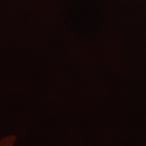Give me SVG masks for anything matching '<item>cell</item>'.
I'll use <instances>...</instances> for the list:
<instances>
[{"instance_id": "6da1fadb", "label": "cell", "mask_w": 146, "mask_h": 146, "mask_svg": "<svg viewBox=\"0 0 146 146\" xmlns=\"http://www.w3.org/2000/svg\"><path fill=\"white\" fill-rule=\"evenodd\" d=\"M0 146H13V143L7 139H3L0 141Z\"/></svg>"}]
</instances>
